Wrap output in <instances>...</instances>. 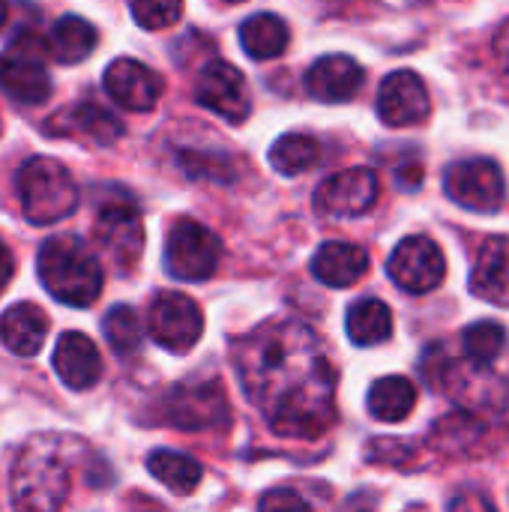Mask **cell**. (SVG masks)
<instances>
[{
    "label": "cell",
    "mask_w": 509,
    "mask_h": 512,
    "mask_svg": "<svg viewBox=\"0 0 509 512\" xmlns=\"http://www.w3.org/2000/svg\"><path fill=\"white\" fill-rule=\"evenodd\" d=\"M54 372L69 390H90L102 375V357L90 336L63 333L54 348Z\"/></svg>",
    "instance_id": "cell-18"
},
{
    "label": "cell",
    "mask_w": 509,
    "mask_h": 512,
    "mask_svg": "<svg viewBox=\"0 0 509 512\" xmlns=\"http://www.w3.org/2000/svg\"><path fill=\"white\" fill-rule=\"evenodd\" d=\"M432 102L417 72L399 69L384 78L378 93V117L387 126H417L429 117Z\"/></svg>",
    "instance_id": "cell-14"
},
{
    "label": "cell",
    "mask_w": 509,
    "mask_h": 512,
    "mask_svg": "<svg viewBox=\"0 0 509 512\" xmlns=\"http://www.w3.org/2000/svg\"><path fill=\"white\" fill-rule=\"evenodd\" d=\"M348 336L360 348L381 345L393 336V312L378 297H363L348 309Z\"/></svg>",
    "instance_id": "cell-24"
},
{
    "label": "cell",
    "mask_w": 509,
    "mask_h": 512,
    "mask_svg": "<svg viewBox=\"0 0 509 512\" xmlns=\"http://www.w3.org/2000/svg\"><path fill=\"white\" fill-rule=\"evenodd\" d=\"M231 360L273 435L315 441L333 426L336 372L306 324L282 318L258 324L234 342Z\"/></svg>",
    "instance_id": "cell-1"
},
{
    "label": "cell",
    "mask_w": 509,
    "mask_h": 512,
    "mask_svg": "<svg viewBox=\"0 0 509 512\" xmlns=\"http://www.w3.org/2000/svg\"><path fill=\"white\" fill-rule=\"evenodd\" d=\"M471 291L495 306H509V237H492L477 255Z\"/></svg>",
    "instance_id": "cell-19"
},
{
    "label": "cell",
    "mask_w": 509,
    "mask_h": 512,
    "mask_svg": "<svg viewBox=\"0 0 509 512\" xmlns=\"http://www.w3.org/2000/svg\"><path fill=\"white\" fill-rule=\"evenodd\" d=\"M45 48L33 36L12 39L0 54V90L21 105H39L51 93V78L42 60Z\"/></svg>",
    "instance_id": "cell-8"
},
{
    "label": "cell",
    "mask_w": 509,
    "mask_h": 512,
    "mask_svg": "<svg viewBox=\"0 0 509 512\" xmlns=\"http://www.w3.org/2000/svg\"><path fill=\"white\" fill-rule=\"evenodd\" d=\"M15 189L27 222L54 225L66 219L78 204V189L66 165L48 156L27 159L15 174Z\"/></svg>",
    "instance_id": "cell-4"
},
{
    "label": "cell",
    "mask_w": 509,
    "mask_h": 512,
    "mask_svg": "<svg viewBox=\"0 0 509 512\" xmlns=\"http://www.w3.org/2000/svg\"><path fill=\"white\" fill-rule=\"evenodd\" d=\"M12 273H15V261H12V252L0 243V294H3V288L9 285V279H12Z\"/></svg>",
    "instance_id": "cell-33"
},
{
    "label": "cell",
    "mask_w": 509,
    "mask_h": 512,
    "mask_svg": "<svg viewBox=\"0 0 509 512\" xmlns=\"http://www.w3.org/2000/svg\"><path fill=\"white\" fill-rule=\"evenodd\" d=\"M162 87V78L132 57H120L105 69V90L126 111H153L162 96Z\"/></svg>",
    "instance_id": "cell-15"
},
{
    "label": "cell",
    "mask_w": 509,
    "mask_h": 512,
    "mask_svg": "<svg viewBox=\"0 0 509 512\" xmlns=\"http://www.w3.org/2000/svg\"><path fill=\"white\" fill-rule=\"evenodd\" d=\"M507 345V330L498 321H477L462 330V351L474 366H492Z\"/></svg>",
    "instance_id": "cell-28"
},
{
    "label": "cell",
    "mask_w": 509,
    "mask_h": 512,
    "mask_svg": "<svg viewBox=\"0 0 509 512\" xmlns=\"http://www.w3.org/2000/svg\"><path fill=\"white\" fill-rule=\"evenodd\" d=\"M366 405H369V414L375 420L399 423V420H405L417 408V387L408 378H402V375L381 378V381L372 384Z\"/></svg>",
    "instance_id": "cell-25"
},
{
    "label": "cell",
    "mask_w": 509,
    "mask_h": 512,
    "mask_svg": "<svg viewBox=\"0 0 509 512\" xmlns=\"http://www.w3.org/2000/svg\"><path fill=\"white\" fill-rule=\"evenodd\" d=\"M102 333H105V342L117 351V354H132L138 351L141 339H144V327L135 315L132 306H114L105 312L102 318Z\"/></svg>",
    "instance_id": "cell-29"
},
{
    "label": "cell",
    "mask_w": 509,
    "mask_h": 512,
    "mask_svg": "<svg viewBox=\"0 0 509 512\" xmlns=\"http://www.w3.org/2000/svg\"><path fill=\"white\" fill-rule=\"evenodd\" d=\"M288 24L273 12L249 15L240 27V45L252 60H273L288 48Z\"/></svg>",
    "instance_id": "cell-23"
},
{
    "label": "cell",
    "mask_w": 509,
    "mask_h": 512,
    "mask_svg": "<svg viewBox=\"0 0 509 512\" xmlns=\"http://www.w3.org/2000/svg\"><path fill=\"white\" fill-rule=\"evenodd\" d=\"M444 189L459 207L474 213H495L504 207L507 198V180L501 165L483 156L450 165L444 174Z\"/></svg>",
    "instance_id": "cell-7"
},
{
    "label": "cell",
    "mask_w": 509,
    "mask_h": 512,
    "mask_svg": "<svg viewBox=\"0 0 509 512\" xmlns=\"http://www.w3.org/2000/svg\"><path fill=\"white\" fill-rule=\"evenodd\" d=\"M69 498V465L51 441H33L12 468L15 512H60Z\"/></svg>",
    "instance_id": "cell-3"
},
{
    "label": "cell",
    "mask_w": 509,
    "mask_h": 512,
    "mask_svg": "<svg viewBox=\"0 0 509 512\" xmlns=\"http://www.w3.org/2000/svg\"><path fill=\"white\" fill-rule=\"evenodd\" d=\"M45 336L48 318L33 303H15L0 315V342L18 357H33L45 345Z\"/></svg>",
    "instance_id": "cell-21"
},
{
    "label": "cell",
    "mask_w": 509,
    "mask_h": 512,
    "mask_svg": "<svg viewBox=\"0 0 509 512\" xmlns=\"http://www.w3.org/2000/svg\"><path fill=\"white\" fill-rule=\"evenodd\" d=\"M132 15L147 30H165L183 15V0H132Z\"/></svg>",
    "instance_id": "cell-30"
},
{
    "label": "cell",
    "mask_w": 509,
    "mask_h": 512,
    "mask_svg": "<svg viewBox=\"0 0 509 512\" xmlns=\"http://www.w3.org/2000/svg\"><path fill=\"white\" fill-rule=\"evenodd\" d=\"M318 162H321V144H318V138H312L306 132H288L270 147V165L285 177L306 174Z\"/></svg>",
    "instance_id": "cell-27"
},
{
    "label": "cell",
    "mask_w": 509,
    "mask_h": 512,
    "mask_svg": "<svg viewBox=\"0 0 509 512\" xmlns=\"http://www.w3.org/2000/svg\"><path fill=\"white\" fill-rule=\"evenodd\" d=\"M258 512H312V507L291 489H273L258 501Z\"/></svg>",
    "instance_id": "cell-31"
},
{
    "label": "cell",
    "mask_w": 509,
    "mask_h": 512,
    "mask_svg": "<svg viewBox=\"0 0 509 512\" xmlns=\"http://www.w3.org/2000/svg\"><path fill=\"white\" fill-rule=\"evenodd\" d=\"M363 69L354 57L348 54H327L318 57L309 72H306V90L318 99V102H348L357 96V90L363 87Z\"/></svg>",
    "instance_id": "cell-17"
},
{
    "label": "cell",
    "mask_w": 509,
    "mask_h": 512,
    "mask_svg": "<svg viewBox=\"0 0 509 512\" xmlns=\"http://www.w3.org/2000/svg\"><path fill=\"white\" fill-rule=\"evenodd\" d=\"M366 270H369V252L363 246L342 243V240L324 243L312 258L315 279L330 288H348V285L360 282Z\"/></svg>",
    "instance_id": "cell-20"
},
{
    "label": "cell",
    "mask_w": 509,
    "mask_h": 512,
    "mask_svg": "<svg viewBox=\"0 0 509 512\" xmlns=\"http://www.w3.org/2000/svg\"><path fill=\"white\" fill-rule=\"evenodd\" d=\"M39 279L51 297L66 306H90L102 291L99 258L78 237H51L36 258Z\"/></svg>",
    "instance_id": "cell-2"
},
{
    "label": "cell",
    "mask_w": 509,
    "mask_h": 512,
    "mask_svg": "<svg viewBox=\"0 0 509 512\" xmlns=\"http://www.w3.org/2000/svg\"><path fill=\"white\" fill-rule=\"evenodd\" d=\"M387 273L402 291L429 294L444 282L447 261H444V252L438 249L435 240L417 234V237H405L393 249V255L387 261Z\"/></svg>",
    "instance_id": "cell-11"
},
{
    "label": "cell",
    "mask_w": 509,
    "mask_h": 512,
    "mask_svg": "<svg viewBox=\"0 0 509 512\" xmlns=\"http://www.w3.org/2000/svg\"><path fill=\"white\" fill-rule=\"evenodd\" d=\"M42 129L45 135H54V138H87L90 144H114L126 126L108 108L93 105V102H78V105H66L54 111Z\"/></svg>",
    "instance_id": "cell-16"
},
{
    "label": "cell",
    "mask_w": 509,
    "mask_h": 512,
    "mask_svg": "<svg viewBox=\"0 0 509 512\" xmlns=\"http://www.w3.org/2000/svg\"><path fill=\"white\" fill-rule=\"evenodd\" d=\"M93 48H96V27L81 15H63L60 21L51 24L45 51L57 63H81L93 54Z\"/></svg>",
    "instance_id": "cell-22"
},
{
    "label": "cell",
    "mask_w": 509,
    "mask_h": 512,
    "mask_svg": "<svg viewBox=\"0 0 509 512\" xmlns=\"http://www.w3.org/2000/svg\"><path fill=\"white\" fill-rule=\"evenodd\" d=\"M378 201V177L369 168H348L315 189V210L324 216H363Z\"/></svg>",
    "instance_id": "cell-13"
},
{
    "label": "cell",
    "mask_w": 509,
    "mask_h": 512,
    "mask_svg": "<svg viewBox=\"0 0 509 512\" xmlns=\"http://www.w3.org/2000/svg\"><path fill=\"white\" fill-rule=\"evenodd\" d=\"M195 102L231 123H243L252 111V96H249L246 78L228 60H213L198 72Z\"/></svg>",
    "instance_id": "cell-12"
},
{
    "label": "cell",
    "mask_w": 509,
    "mask_h": 512,
    "mask_svg": "<svg viewBox=\"0 0 509 512\" xmlns=\"http://www.w3.org/2000/svg\"><path fill=\"white\" fill-rule=\"evenodd\" d=\"M93 234L99 240V246L105 249V255L120 267V270H132L135 261L141 258L144 249V225H141V213L135 207L132 198L117 195L111 201H105L96 213V225Z\"/></svg>",
    "instance_id": "cell-10"
},
{
    "label": "cell",
    "mask_w": 509,
    "mask_h": 512,
    "mask_svg": "<svg viewBox=\"0 0 509 512\" xmlns=\"http://www.w3.org/2000/svg\"><path fill=\"white\" fill-rule=\"evenodd\" d=\"M495 51H498V60L509 69V21L501 27L498 39H495Z\"/></svg>",
    "instance_id": "cell-34"
},
{
    "label": "cell",
    "mask_w": 509,
    "mask_h": 512,
    "mask_svg": "<svg viewBox=\"0 0 509 512\" xmlns=\"http://www.w3.org/2000/svg\"><path fill=\"white\" fill-rule=\"evenodd\" d=\"M147 333L171 354H186L204 333V315L198 303L180 291H165L153 300L147 315Z\"/></svg>",
    "instance_id": "cell-9"
},
{
    "label": "cell",
    "mask_w": 509,
    "mask_h": 512,
    "mask_svg": "<svg viewBox=\"0 0 509 512\" xmlns=\"http://www.w3.org/2000/svg\"><path fill=\"white\" fill-rule=\"evenodd\" d=\"M6 24V0H0V27Z\"/></svg>",
    "instance_id": "cell-35"
},
{
    "label": "cell",
    "mask_w": 509,
    "mask_h": 512,
    "mask_svg": "<svg viewBox=\"0 0 509 512\" xmlns=\"http://www.w3.org/2000/svg\"><path fill=\"white\" fill-rule=\"evenodd\" d=\"M225 3H243V0H225Z\"/></svg>",
    "instance_id": "cell-36"
},
{
    "label": "cell",
    "mask_w": 509,
    "mask_h": 512,
    "mask_svg": "<svg viewBox=\"0 0 509 512\" xmlns=\"http://www.w3.org/2000/svg\"><path fill=\"white\" fill-rule=\"evenodd\" d=\"M147 471L168 489H174L177 495H192L204 477V468L186 456V453H174V450H156L147 459Z\"/></svg>",
    "instance_id": "cell-26"
},
{
    "label": "cell",
    "mask_w": 509,
    "mask_h": 512,
    "mask_svg": "<svg viewBox=\"0 0 509 512\" xmlns=\"http://www.w3.org/2000/svg\"><path fill=\"white\" fill-rule=\"evenodd\" d=\"M222 243L219 237L195 222V219H177L165 240V270L174 279L183 282H201L210 279L219 267Z\"/></svg>",
    "instance_id": "cell-5"
},
{
    "label": "cell",
    "mask_w": 509,
    "mask_h": 512,
    "mask_svg": "<svg viewBox=\"0 0 509 512\" xmlns=\"http://www.w3.org/2000/svg\"><path fill=\"white\" fill-rule=\"evenodd\" d=\"M450 512H498V510H495V504H492L483 492L468 489V492H459V495L450 501Z\"/></svg>",
    "instance_id": "cell-32"
},
{
    "label": "cell",
    "mask_w": 509,
    "mask_h": 512,
    "mask_svg": "<svg viewBox=\"0 0 509 512\" xmlns=\"http://www.w3.org/2000/svg\"><path fill=\"white\" fill-rule=\"evenodd\" d=\"M162 417L174 429L204 432L228 417V399L216 381H183L174 384L162 399Z\"/></svg>",
    "instance_id": "cell-6"
}]
</instances>
